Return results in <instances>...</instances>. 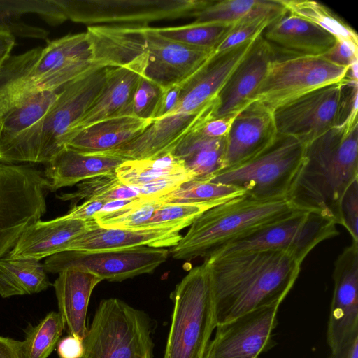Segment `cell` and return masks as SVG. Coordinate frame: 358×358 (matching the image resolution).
I'll return each mask as SVG.
<instances>
[{"label": "cell", "mask_w": 358, "mask_h": 358, "mask_svg": "<svg viewBox=\"0 0 358 358\" xmlns=\"http://www.w3.org/2000/svg\"><path fill=\"white\" fill-rule=\"evenodd\" d=\"M152 122L132 115L108 118L78 131L65 147L83 152H107L132 140Z\"/></svg>", "instance_id": "f1b7e54d"}, {"label": "cell", "mask_w": 358, "mask_h": 358, "mask_svg": "<svg viewBox=\"0 0 358 358\" xmlns=\"http://www.w3.org/2000/svg\"><path fill=\"white\" fill-rule=\"evenodd\" d=\"M74 22L142 24L194 17L211 1L205 0H56Z\"/></svg>", "instance_id": "7c38bea8"}, {"label": "cell", "mask_w": 358, "mask_h": 358, "mask_svg": "<svg viewBox=\"0 0 358 358\" xmlns=\"http://www.w3.org/2000/svg\"><path fill=\"white\" fill-rule=\"evenodd\" d=\"M328 358H358V336L338 350L331 352Z\"/></svg>", "instance_id": "db71d44e"}, {"label": "cell", "mask_w": 358, "mask_h": 358, "mask_svg": "<svg viewBox=\"0 0 358 358\" xmlns=\"http://www.w3.org/2000/svg\"><path fill=\"white\" fill-rule=\"evenodd\" d=\"M96 68L99 67L92 60L86 32L10 55L0 67V114L40 92L57 90Z\"/></svg>", "instance_id": "3957f363"}, {"label": "cell", "mask_w": 358, "mask_h": 358, "mask_svg": "<svg viewBox=\"0 0 358 358\" xmlns=\"http://www.w3.org/2000/svg\"><path fill=\"white\" fill-rule=\"evenodd\" d=\"M262 36L276 57H317L331 49L336 38L320 27L288 11L267 27Z\"/></svg>", "instance_id": "603a6c76"}, {"label": "cell", "mask_w": 358, "mask_h": 358, "mask_svg": "<svg viewBox=\"0 0 358 358\" xmlns=\"http://www.w3.org/2000/svg\"><path fill=\"white\" fill-rule=\"evenodd\" d=\"M64 323L57 312H50L27 333L20 343L21 358H48L57 345L64 330Z\"/></svg>", "instance_id": "74e56055"}, {"label": "cell", "mask_w": 358, "mask_h": 358, "mask_svg": "<svg viewBox=\"0 0 358 358\" xmlns=\"http://www.w3.org/2000/svg\"><path fill=\"white\" fill-rule=\"evenodd\" d=\"M101 281L96 275L79 268H70L59 273L53 286L58 313L69 334L85 338L88 329L86 318L90 299Z\"/></svg>", "instance_id": "83f0119b"}, {"label": "cell", "mask_w": 358, "mask_h": 358, "mask_svg": "<svg viewBox=\"0 0 358 358\" xmlns=\"http://www.w3.org/2000/svg\"><path fill=\"white\" fill-rule=\"evenodd\" d=\"M358 180V121L334 127L305 144L303 163L287 195L296 209L342 226L341 203Z\"/></svg>", "instance_id": "7a4b0ae2"}, {"label": "cell", "mask_w": 358, "mask_h": 358, "mask_svg": "<svg viewBox=\"0 0 358 358\" xmlns=\"http://www.w3.org/2000/svg\"><path fill=\"white\" fill-rule=\"evenodd\" d=\"M225 202L216 201L199 203H167L161 201L143 229L171 228L180 231L190 226L205 211Z\"/></svg>", "instance_id": "60d3db41"}, {"label": "cell", "mask_w": 358, "mask_h": 358, "mask_svg": "<svg viewBox=\"0 0 358 358\" xmlns=\"http://www.w3.org/2000/svg\"><path fill=\"white\" fill-rule=\"evenodd\" d=\"M171 324L162 358H203L216 328L207 266L192 268L171 294Z\"/></svg>", "instance_id": "8992f818"}, {"label": "cell", "mask_w": 358, "mask_h": 358, "mask_svg": "<svg viewBox=\"0 0 358 358\" xmlns=\"http://www.w3.org/2000/svg\"><path fill=\"white\" fill-rule=\"evenodd\" d=\"M108 202L101 199H90L73 207L66 215L65 218L88 222L94 220V215L101 211Z\"/></svg>", "instance_id": "7dc6e473"}, {"label": "cell", "mask_w": 358, "mask_h": 358, "mask_svg": "<svg viewBox=\"0 0 358 358\" xmlns=\"http://www.w3.org/2000/svg\"><path fill=\"white\" fill-rule=\"evenodd\" d=\"M51 283L40 260L0 258V296L29 295L47 289Z\"/></svg>", "instance_id": "1f68e13d"}, {"label": "cell", "mask_w": 358, "mask_h": 358, "mask_svg": "<svg viewBox=\"0 0 358 358\" xmlns=\"http://www.w3.org/2000/svg\"><path fill=\"white\" fill-rule=\"evenodd\" d=\"M83 340L71 334L59 339L57 345L59 357L80 358L84 350Z\"/></svg>", "instance_id": "f907efd6"}, {"label": "cell", "mask_w": 358, "mask_h": 358, "mask_svg": "<svg viewBox=\"0 0 358 358\" xmlns=\"http://www.w3.org/2000/svg\"><path fill=\"white\" fill-rule=\"evenodd\" d=\"M142 24L89 25L92 59L99 68L122 67L147 60Z\"/></svg>", "instance_id": "7402d4cb"}, {"label": "cell", "mask_w": 358, "mask_h": 358, "mask_svg": "<svg viewBox=\"0 0 358 358\" xmlns=\"http://www.w3.org/2000/svg\"><path fill=\"white\" fill-rule=\"evenodd\" d=\"M48 181L27 165L0 163V258L46 212Z\"/></svg>", "instance_id": "9c48e42d"}, {"label": "cell", "mask_w": 358, "mask_h": 358, "mask_svg": "<svg viewBox=\"0 0 358 358\" xmlns=\"http://www.w3.org/2000/svg\"><path fill=\"white\" fill-rule=\"evenodd\" d=\"M20 341L0 336V358H21Z\"/></svg>", "instance_id": "816d5d0a"}, {"label": "cell", "mask_w": 358, "mask_h": 358, "mask_svg": "<svg viewBox=\"0 0 358 358\" xmlns=\"http://www.w3.org/2000/svg\"><path fill=\"white\" fill-rule=\"evenodd\" d=\"M277 135L273 112L257 101L249 103L236 115L226 136L224 169L255 157Z\"/></svg>", "instance_id": "ffe728a7"}, {"label": "cell", "mask_w": 358, "mask_h": 358, "mask_svg": "<svg viewBox=\"0 0 358 358\" xmlns=\"http://www.w3.org/2000/svg\"><path fill=\"white\" fill-rule=\"evenodd\" d=\"M338 234L332 220L316 213L301 210L234 241L208 257L247 250H280L301 264L316 245Z\"/></svg>", "instance_id": "8fae6325"}, {"label": "cell", "mask_w": 358, "mask_h": 358, "mask_svg": "<svg viewBox=\"0 0 358 358\" xmlns=\"http://www.w3.org/2000/svg\"><path fill=\"white\" fill-rule=\"evenodd\" d=\"M146 61L127 66L108 68L101 91L71 131L68 141L91 124L113 117L131 115L132 96L139 78L143 75Z\"/></svg>", "instance_id": "cb8c5ba5"}, {"label": "cell", "mask_w": 358, "mask_h": 358, "mask_svg": "<svg viewBox=\"0 0 358 358\" xmlns=\"http://www.w3.org/2000/svg\"><path fill=\"white\" fill-rule=\"evenodd\" d=\"M255 38L225 51L213 54L203 66L182 84L178 103L169 115L196 114L215 99Z\"/></svg>", "instance_id": "44dd1931"}, {"label": "cell", "mask_w": 358, "mask_h": 358, "mask_svg": "<svg viewBox=\"0 0 358 358\" xmlns=\"http://www.w3.org/2000/svg\"><path fill=\"white\" fill-rule=\"evenodd\" d=\"M217 325L255 309L280 305L301 264L280 250H247L204 259Z\"/></svg>", "instance_id": "6da1fadb"}, {"label": "cell", "mask_w": 358, "mask_h": 358, "mask_svg": "<svg viewBox=\"0 0 358 358\" xmlns=\"http://www.w3.org/2000/svg\"><path fill=\"white\" fill-rule=\"evenodd\" d=\"M215 106L214 99L198 113H175L154 120L138 136L104 153L125 160L154 159L172 153L187 134L214 117Z\"/></svg>", "instance_id": "e0dca14e"}, {"label": "cell", "mask_w": 358, "mask_h": 358, "mask_svg": "<svg viewBox=\"0 0 358 358\" xmlns=\"http://www.w3.org/2000/svg\"><path fill=\"white\" fill-rule=\"evenodd\" d=\"M60 89L40 92L0 114V148L38 122L58 97Z\"/></svg>", "instance_id": "836d02e7"}, {"label": "cell", "mask_w": 358, "mask_h": 358, "mask_svg": "<svg viewBox=\"0 0 358 358\" xmlns=\"http://www.w3.org/2000/svg\"><path fill=\"white\" fill-rule=\"evenodd\" d=\"M201 125L187 134L172 154L183 162L194 180H210L224 169L226 137L204 136L199 131Z\"/></svg>", "instance_id": "4dcf8cb0"}, {"label": "cell", "mask_w": 358, "mask_h": 358, "mask_svg": "<svg viewBox=\"0 0 358 358\" xmlns=\"http://www.w3.org/2000/svg\"><path fill=\"white\" fill-rule=\"evenodd\" d=\"M35 14L52 25L68 19L56 0H0V31L22 38L45 39L48 32L22 20L23 15Z\"/></svg>", "instance_id": "f546056e"}, {"label": "cell", "mask_w": 358, "mask_h": 358, "mask_svg": "<svg viewBox=\"0 0 358 358\" xmlns=\"http://www.w3.org/2000/svg\"><path fill=\"white\" fill-rule=\"evenodd\" d=\"M124 161L108 153L83 152L64 147L45 164L43 174L48 181V189L55 192L91 178L115 173Z\"/></svg>", "instance_id": "484cf974"}, {"label": "cell", "mask_w": 358, "mask_h": 358, "mask_svg": "<svg viewBox=\"0 0 358 358\" xmlns=\"http://www.w3.org/2000/svg\"><path fill=\"white\" fill-rule=\"evenodd\" d=\"M264 0H224L211 2L195 15L194 23L234 24L255 12Z\"/></svg>", "instance_id": "b9f144b4"}, {"label": "cell", "mask_w": 358, "mask_h": 358, "mask_svg": "<svg viewBox=\"0 0 358 358\" xmlns=\"http://www.w3.org/2000/svg\"><path fill=\"white\" fill-rule=\"evenodd\" d=\"M332 278L327 341L334 352L358 336V242L352 241L338 256Z\"/></svg>", "instance_id": "2e32d148"}, {"label": "cell", "mask_w": 358, "mask_h": 358, "mask_svg": "<svg viewBox=\"0 0 358 358\" xmlns=\"http://www.w3.org/2000/svg\"><path fill=\"white\" fill-rule=\"evenodd\" d=\"M182 238L180 231L171 229H122L100 227L94 220L85 231L71 241L64 251H100L131 248L173 247Z\"/></svg>", "instance_id": "d4e9b609"}, {"label": "cell", "mask_w": 358, "mask_h": 358, "mask_svg": "<svg viewBox=\"0 0 358 358\" xmlns=\"http://www.w3.org/2000/svg\"><path fill=\"white\" fill-rule=\"evenodd\" d=\"M348 68L333 64L321 56L275 57L250 102L257 101L273 112L312 90L342 80Z\"/></svg>", "instance_id": "30bf717a"}, {"label": "cell", "mask_w": 358, "mask_h": 358, "mask_svg": "<svg viewBox=\"0 0 358 358\" xmlns=\"http://www.w3.org/2000/svg\"><path fill=\"white\" fill-rule=\"evenodd\" d=\"M357 94L358 81L345 76L343 79L336 127L344 126L357 120Z\"/></svg>", "instance_id": "ee69618b"}, {"label": "cell", "mask_w": 358, "mask_h": 358, "mask_svg": "<svg viewBox=\"0 0 358 358\" xmlns=\"http://www.w3.org/2000/svg\"><path fill=\"white\" fill-rule=\"evenodd\" d=\"M275 57L262 33L257 36L219 92L214 117L235 115L246 106Z\"/></svg>", "instance_id": "d6986e66"}, {"label": "cell", "mask_w": 358, "mask_h": 358, "mask_svg": "<svg viewBox=\"0 0 358 358\" xmlns=\"http://www.w3.org/2000/svg\"><path fill=\"white\" fill-rule=\"evenodd\" d=\"M343 80L312 90L273 111L278 134L305 144L336 127Z\"/></svg>", "instance_id": "9a60e30c"}, {"label": "cell", "mask_w": 358, "mask_h": 358, "mask_svg": "<svg viewBox=\"0 0 358 358\" xmlns=\"http://www.w3.org/2000/svg\"><path fill=\"white\" fill-rule=\"evenodd\" d=\"M342 226L353 241L358 242V180H355L345 192L341 203Z\"/></svg>", "instance_id": "f6af8a7d"}, {"label": "cell", "mask_w": 358, "mask_h": 358, "mask_svg": "<svg viewBox=\"0 0 358 358\" xmlns=\"http://www.w3.org/2000/svg\"><path fill=\"white\" fill-rule=\"evenodd\" d=\"M291 14L307 20L332 34L336 40L358 45L356 31L323 4L309 0H279Z\"/></svg>", "instance_id": "e575fe53"}, {"label": "cell", "mask_w": 358, "mask_h": 358, "mask_svg": "<svg viewBox=\"0 0 358 358\" xmlns=\"http://www.w3.org/2000/svg\"><path fill=\"white\" fill-rule=\"evenodd\" d=\"M169 255L167 249L148 246L100 251L66 250L47 257L43 265L46 272L52 273L79 268L102 280L121 282L153 272Z\"/></svg>", "instance_id": "4fadbf2b"}, {"label": "cell", "mask_w": 358, "mask_h": 358, "mask_svg": "<svg viewBox=\"0 0 358 358\" xmlns=\"http://www.w3.org/2000/svg\"><path fill=\"white\" fill-rule=\"evenodd\" d=\"M147 61L143 76L161 87L182 84L196 73L213 54L166 38L155 27L145 25Z\"/></svg>", "instance_id": "ac0fdd59"}, {"label": "cell", "mask_w": 358, "mask_h": 358, "mask_svg": "<svg viewBox=\"0 0 358 358\" xmlns=\"http://www.w3.org/2000/svg\"><path fill=\"white\" fill-rule=\"evenodd\" d=\"M305 143L278 134L273 142L251 159L224 169L210 181L231 185L259 199L287 198L303 163Z\"/></svg>", "instance_id": "ba28073f"}, {"label": "cell", "mask_w": 358, "mask_h": 358, "mask_svg": "<svg viewBox=\"0 0 358 358\" xmlns=\"http://www.w3.org/2000/svg\"><path fill=\"white\" fill-rule=\"evenodd\" d=\"M115 174L123 184L135 187L166 178L194 180L183 162L172 153L154 159L125 160L116 169Z\"/></svg>", "instance_id": "d6a6232c"}, {"label": "cell", "mask_w": 358, "mask_h": 358, "mask_svg": "<svg viewBox=\"0 0 358 358\" xmlns=\"http://www.w3.org/2000/svg\"><path fill=\"white\" fill-rule=\"evenodd\" d=\"M321 57L333 64L350 67L358 62V45L347 41L336 40L333 47Z\"/></svg>", "instance_id": "bcb514c9"}, {"label": "cell", "mask_w": 358, "mask_h": 358, "mask_svg": "<svg viewBox=\"0 0 358 358\" xmlns=\"http://www.w3.org/2000/svg\"><path fill=\"white\" fill-rule=\"evenodd\" d=\"M236 114L210 117L199 127V131L203 136L209 138L226 137Z\"/></svg>", "instance_id": "681fc988"}, {"label": "cell", "mask_w": 358, "mask_h": 358, "mask_svg": "<svg viewBox=\"0 0 358 358\" xmlns=\"http://www.w3.org/2000/svg\"><path fill=\"white\" fill-rule=\"evenodd\" d=\"M162 92V87L143 75L141 76L132 96L130 115L141 119L154 120V115Z\"/></svg>", "instance_id": "7bdbcfd3"}, {"label": "cell", "mask_w": 358, "mask_h": 358, "mask_svg": "<svg viewBox=\"0 0 358 358\" xmlns=\"http://www.w3.org/2000/svg\"><path fill=\"white\" fill-rule=\"evenodd\" d=\"M57 197L70 201L73 208L82 200L101 199L108 202L130 200L139 197V193L135 187L120 182L115 173L85 180L78 183L76 191Z\"/></svg>", "instance_id": "d590c367"}, {"label": "cell", "mask_w": 358, "mask_h": 358, "mask_svg": "<svg viewBox=\"0 0 358 358\" xmlns=\"http://www.w3.org/2000/svg\"><path fill=\"white\" fill-rule=\"evenodd\" d=\"M233 24L192 23L187 25L155 27L161 36L189 46L214 52Z\"/></svg>", "instance_id": "ab89813d"}, {"label": "cell", "mask_w": 358, "mask_h": 358, "mask_svg": "<svg viewBox=\"0 0 358 358\" xmlns=\"http://www.w3.org/2000/svg\"><path fill=\"white\" fill-rule=\"evenodd\" d=\"M94 220L84 222L65 218L38 220L29 227L7 255L11 258L41 260L64 251L74 238L87 229Z\"/></svg>", "instance_id": "4316f807"}, {"label": "cell", "mask_w": 358, "mask_h": 358, "mask_svg": "<svg viewBox=\"0 0 358 358\" xmlns=\"http://www.w3.org/2000/svg\"><path fill=\"white\" fill-rule=\"evenodd\" d=\"M182 84L174 85L163 89L154 120L167 116L173 112L178 103Z\"/></svg>", "instance_id": "c3c4849f"}, {"label": "cell", "mask_w": 358, "mask_h": 358, "mask_svg": "<svg viewBox=\"0 0 358 358\" xmlns=\"http://www.w3.org/2000/svg\"><path fill=\"white\" fill-rule=\"evenodd\" d=\"M107 69H94L64 85L38 122L0 148V163L49 162L101 91Z\"/></svg>", "instance_id": "277c9868"}, {"label": "cell", "mask_w": 358, "mask_h": 358, "mask_svg": "<svg viewBox=\"0 0 358 358\" xmlns=\"http://www.w3.org/2000/svg\"><path fill=\"white\" fill-rule=\"evenodd\" d=\"M15 43V36L8 31H0V67L10 56Z\"/></svg>", "instance_id": "f5cc1de1"}, {"label": "cell", "mask_w": 358, "mask_h": 358, "mask_svg": "<svg viewBox=\"0 0 358 358\" xmlns=\"http://www.w3.org/2000/svg\"><path fill=\"white\" fill-rule=\"evenodd\" d=\"M160 203L159 198L137 197L116 209L99 212L94 220L107 229H143Z\"/></svg>", "instance_id": "8d00e7d4"}, {"label": "cell", "mask_w": 358, "mask_h": 358, "mask_svg": "<svg viewBox=\"0 0 358 358\" xmlns=\"http://www.w3.org/2000/svg\"><path fill=\"white\" fill-rule=\"evenodd\" d=\"M279 306L259 308L217 325L203 358H258L271 350Z\"/></svg>", "instance_id": "5bb4252c"}, {"label": "cell", "mask_w": 358, "mask_h": 358, "mask_svg": "<svg viewBox=\"0 0 358 358\" xmlns=\"http://www.w3.org/2000/svg\"><path fill=\"white\" fill-rule=\"evenodd\" d=\"M245 193L233 186L210 180H192L171 192L159 197L167 203H199L216 201H227Z\"/></svg>", "instance_id": "f35d334b"}, {"label": "cell", "mask_w": 358, "mask_h": 358, "mask_svg": "<svg viewBox=\"0 0 358 358\" xmlns=\"http://www.w3.org/2000/svg\"><path fill=\"white\" fill-rule=\"evenodd\" d=\"M150 319L143 310L110 298L97 306L80 358H153Z\"/></svg>", "instance_id": "52a82bcc"}, {"label": "cell", "mask_w": 358, "mask_h": 358, "mask_svg": "<svg viewBox=\"0 0 358 358\" xmlns=\"http://www.w3.org/2000/svg\"><path fill=\"white\" fill-rule=\"evenodd\" d=\"M299 211L287 198L259 199L243 194L199 215L171 247L178 260L206 258L215 250Z\"/></svg>", "instance_id": "5b68a950"}]
</instances>
